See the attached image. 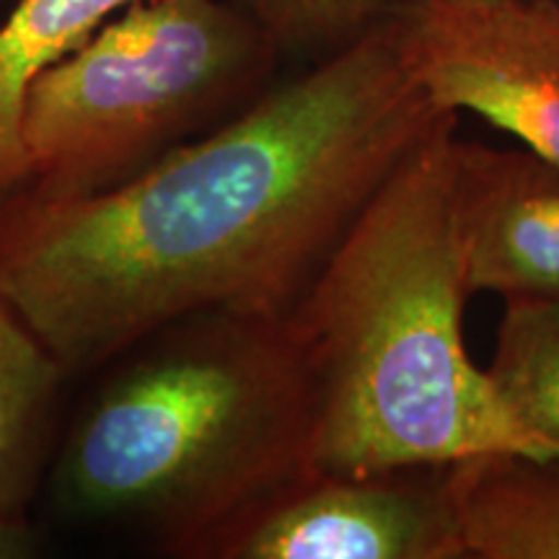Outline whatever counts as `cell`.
<instances>
[{
    "instance_id": "6da1fadb",
    "label": "cell",
    "mask_w": 559,
    "mask_h": 559,
    "mask_svg": "<svg viewBox=\"0 0 559 559\" xmlns=\"http://www.w3.org/2000/svg\"><path fill=\"white\" fill-rule=\"evenodd\" d=\"M402 19L120 190L0 226V298L70 381L185 313L296 309L391 171L453 115L419 83Z\"/></svg>"
},
{
    "instance_id": "7a4b0ae2",
    "label": "cell",
    "mask_w": 559,
    "mask_h": 559,
    "mask_svg": "<svg viewBox=\"0 0 559 559\" xmlns=\"http://www.w3.org/2000/svg\"><path fill=\"white\" fill-rule=\"evenodd\" d=\"M88 376L45 479L75 526L164 557L223 559L317 474V389L290 313H185Z\"/></svg>"
},
{
    "instance_id": "3957f363",
    "label": "cell",
    "mask_w": 559,
    "mask_h": 559,
    "mask_svg": "<svg viewBox=\"0 0 559 559\" xmlns=\"http://www.w3.org/2000/svg\"><path fill=\"white\" fill-rule=\"evenodd\" d=\"M456 124L445 117L404 156L290 311L317 389L321 474L449 466L481 451L559 456L466 353Z\"/></svg>"
},
{
    "instance_id": "277c9868",
    "label": "cell",
    "mask_w": 559,
    "mask_h": 559,
    "mask_svg": "<svg viewBox=\"0 0 559 559\" xmlns=\"http://www.w3.org/2000/svg\"><path fill=\"white\" fill-rule=\"evenodd\" d=\"M280 50L230 0H135L39 75L0 226L130 185L241 115Z\"/></svg>"
},
{
    "instance_id": "5b68a950",
    "label": "cell",
    "mask_w": 559,
    "mask_h": 559,
    "mask_svg": "<svg viewBox=\"0 0 559 559\" xmlns=\"http://www.w3.org/2000/svg\"><path fill=\"white\" fill-rule=\"evenodd\" d=\"M402 24L438 107L469 111L559 164V0H417Z\"/></svg>"
},
{
    "instance_id": "8992f818",
    "label": "cell",
    "mask_w": 559,
    "mask_h": 559,
    "mask_svg": "<svg viewBox=\"0 0 559 559\" xmlns=\"http://www.w3.org/2000/svg\"><path fill=\"white\" fill-rule=\"evenodd\" d=\"M223 559H464L445 466L317 472L230 544Z\"/></svg>"
},
{
    "instance_id": "52a82bcc",
    "label": "cell",
    "mask_w": 559,
    "mask_h": 559,
    "mask_svg": "<svg viewBox=\"0 0 559 559\" xmlns=\"http://www.w3.org/2000/svg\"><path fill=\"white\" fill-rule=\"evenodd\" d=\"M451 205L466 290L559 298V164L453 140Z\"/></svg>"
},
{
    "instance_id": "ba28073f",
    "label": "cell",
    "mask_w": 559,
    "mask_h": 559,
    "mask_svg": "<svg viewBox=\"0 0 559 559\" xmlns=\"http://www.w3.org/2000/svg\"><path fill=\"white\" fill-rule=\"evenodd\" d=\"M445 489L464 559H559V456L472 453Z\"/></svg>"
},
{
    "instance_id": "9c48e42d",
    "label": "cell",
    "mask_w": 559,
    "mask_h": 559,
    "mask_svg": "<svg viewBox=\"0 0 559 559\" xmlns=\"http://www.w3.org/2000/svg\"><path fill=\"white\" fill-rule=\"evenodd\" d=\"M70 376L0 298V513L29 515L45 489Z\"/></svg>"
},
{
    "instance_id": "30bf717a",
    "label": "cell",
    "mask_w": 559,
    "mask_h": 559,
    "mask_svg": "<svg viewBox=\"0 0 559 559\" xmlns=\"http://www.w3.org/2000/svg\"><path fill=\"white\" fill-rule=\"evenodd\" d=\"M130 3L135 0H19L0 21V202L19 171L21 115L32 86Z\"/></svg>"
},
{
    "instance_id": "8fae6325",
    "label": "cell",
    "mask_w": 559,
    "mask_h": 559,
    "mask_svg": "<svg viewBox=\"0 0 559 559\" xmlns=\"http://www.w3.org/2000/svg\"><path fill=\"white\" fill-rule=\"evenodd\" d=\"M500 402L559 449V298H508L489 366Z\"/></svg>"
},
{
    "instance_id": "7c38bea8",
    "label": "cell",
    "mask_w": 559,
    "mask_h": 559,
    "mask_svg": "<svg viewBox=\"0 0 559 559\" xmlns=\"http://www.w3.org/2000/svg\"><path fill=\"white\" fill-rule=\"evenodd\" d=\"M272 39L280 55L332 58L417 0H230Z\"/></svg>"
},
{
    "instance_id": "4fadbf2b",
    "label": "cell",
    "mask_w": 559,
    "mask_h": 559,
    "mask_svg": "<svg viewBox=\"0 0 559 559\" xmlns=\"http://www.w3.org/2000/svg\"><path fill=\"white\" fill-rule=\"evenodd\" d=\"M37 549L29 515L0 513V559H24Z\"/></svg>"
},
{
    "instance_id": "5bb4252c",
    "label": "cell",
    "mask_w": 559,
    "mask_h": 559,
    "mask_svg": "<svg viewBox=\"0 0 559 559\" xmlns=\"http://www.w3.org/2000/svg\"><path fill=\"white\" fill-rule=\"evenodd\" d=\"M436 3H474V0H436Z\"/></svg>"
}]
</instances>
